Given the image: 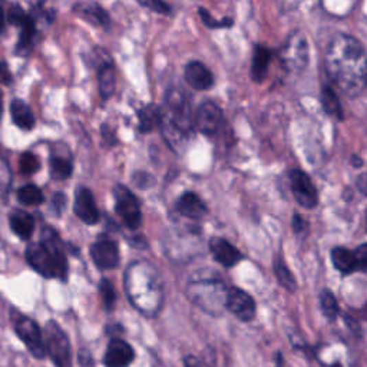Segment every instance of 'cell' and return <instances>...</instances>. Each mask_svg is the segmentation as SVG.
<instances>
[{
	"mask_svg": "<svg viewBox=\"0 0 367 367\" xmlns=\"http://www.w3.org/2000/svg\"><path fill=\"white\" fill-rule=\"evenodd\" d=\"M132 179L133 182H135V186L140 188H148V187L154 186V182H155V179L146 173H137Z\"/></svg>",
	"mask_w": 367,
	"mask_h": 367,
	"instance_id": "cell-39",
	"label": "cell"
},
{
	"mask_svg": "<svg viewBox=\"0 0 367 367\" xmlns=\"http://www.w3.org/2000/svg\"><path fill=\"white\" fill-rule=\"evenodd\" d=\"M115 197V211L121 216L124 224L135 231L142 224V212L140 208V203L137 197L132 194L129 188H126L122 184H118L113 190Z\"/></svg>",
	"mask_w": 367,
	"mask_h": 367,
	"instance_id": "cell-8",
	"label": "cell"
},
{
	"mask_svg": "<svg viewBox=\"0 0 367 367\" xmlns=\"http://www.w3.org/2000/svg\"><path fill=\"white\" fill-rule=\"evenodd\" d=\"M199 16H201V19L204 22L205 26L211 27V29H221V27H231L232 26V19L225 18L223 21H215L212 19V16L208 10H205L204 8H199Z\"/></svg>",
	"mask_w": 367,
	"mask_h": 367,
	"instance_id": "cell-35",
	"label": "cell"
},
{
	"mask_svg": "<svg viewBox=\"0 0 367 367\" xmlns=\"http://www.w3.org/2000/svg\"><path fill=\"white\" fill-rule=\"evenodd\" d=\"M273 54L269 47L257 45L253 54V62H252V79L257 83L263 82L269 72V66L271 62Z\"/></svg>",
	"mask_w": 367,
	"mask_h": 367,
	"instance_id": "cell-20",
	"label": "cell"
},
{
	"mask_svg": "<svg viewBox=\"0 0 367 367\" xmlns=\"http://www.w3.org/2000/svg\"><path fill=\"white\" fill-rule=\"evenodd\" d=\"M224 125L223 109L212 101H205L198 107L194 115V126L204 135H215Z\"/></svg>",
	"mask_w": 367,
	"mask_h": 367,
	"instance_id": "cell-10",
	"label": "cell"
},
{
	"mask_svg": "<svg viewBox=\"0 0 367 367\" xmlns=\"http://www.w3.org/2000/svg\"><path fill=\"white\" fill-rule=\"evenodd\" d=\"M10 113L13 122L21 129L29 131L35 126V115H33L30 107L22 99H13L10 104Z\"/></svg>",
	"mask_w": 367,
	"mask_h": 367,
	"instance_id": "cell-23",
	"label": "cell"
},
{
	"mask_svg": "<svg viewBox=\"0 0 367 367\" xmlns=\"http://www.w3.org/2000/svg\"><path fill=\"white\" fill-rule=\"evenodd\" d=\"M25 256L32 269L45 278L65 281L68 277V260L63 252V244L54 228L46 227L41 241L29 243Z\"/></svg>",
	"mask_w": 367,
	"mask_h": 367,
	"instance_id": "cell-3",
	"label": "cell"
},
{
	"mask_svg": "<svg viewBox=\"0 0 367 367\" xmlns=\"http://www.w3.org/2000/svg\"><path fill=\"white\" fill-rule=\"evenodd\" d=\"M228 289L219 276L192 277L187 285L186 294L191 303L211 315H220L225 310V300Z\"/></svg>",
	"mask_w": 367,
	"mask_h": 367,
	"instance_id": "cell-5",
	"label": "cell"
},
{
	"mask_svg": "<svg viewBox=\"0 0 367 367\" xmlns=\"http://www.w3.org/2000/svg\"><path fill=\"white\" fill-rule=\"evenodd\" d=\"M19 168H21V173L23 175H32L35 174L39 168H41V162H39V158L32 154V153H25L22 154L21 157V162H19Z\"/></svg>",
	"mask_w": 367,
	"mask_h": 367,
	"instance_id": "cell-34",
	"label": "cell"
},
{
	"mask_svg": "<svg viewBox=\"0 0 367 367\" xmlns=\"http://www.w3.org/2000/svg\"><path fill=\"white\" fill-rule=\"evenodd\" d=\"M352 165L353 166H357V168H360V166H363V159L357 155H353L352 157Z\"/></svg>",
	"mask_w": 367,
	"mask_h": 367,
	"instance_id": "cell-46",
	"label": "cell"
},
{
	"mask_svg": "<svg viewBox=\"0 0 367 367\" xmlns=\"http://www.w3.org/2000/svg\"><path fill=\"white\" fill-rule=\"evenodd\" d=\"M51 175L54 179L63 181L68 179L72 175L74 171V164L69 157L63 155H52L51 157Z\"/></svg>",
	"mask_w": 367,
	"mask_h": 367,
	"instance_id": "cell-27",
	"label": "cell"
},
{
	"mask_svg": "<svg viewBox=\"0 0 367 367\" xmlns=\"http://www.w3.org/2000/svg\"><path fill=\"white\" fill-rule=\"evenodd\" d=\"M177 211L190 220H201L208 212L207 205L195 192H186L177 201Z\"/></svg>",
	"mask_w": 367,
	"mask_h": 367,
	"instance_id": "cell-18",
	"label": "cell"
},
{
	"mask_svg": "<svg viewBox=\"0 0 367 367\" xmlns=\"http://www.w3.org/2000/svg\"><path fill=\"white\" fill-rule=\"evenodd\" d=\"M290 184H291V192L294 195V199L303 208L310 210L319 204V195H317V190L314 187L313 181L306 173L300 171V170L291 171Z\"/></svg>",
	"mask_w": 367,
	"mask_h": 367,
	"instance_id": "cell-11",
	"label": "cell"
},
{
	"mask_svg": "<svg viewBox=\"0 0 367 367\" xmlns=\"http://www.w3.org/2000/svg\"><path fill=\"white\" fill-rule=\"evenodd\" d=\"M74 212L76 214L78 219L88 225H93L101 219V214L96 207L93 194L87 187H78L75 192V204H74Z\"/></svg>",
	"mask_w": 367,
	"mask_h": 367,
	"instance_id": "cell-14",
	"label": "cell"
},
{
	"mask_svg": "<svg viewBox=\"0 0 367 367\" xmlns=\"http://www.w3.org/2000/svg\"><path fill=\"white\" fill-rule=\"evenodd\" d=\"M324 68L333 83L348 98H357L366 88V52L362 42L337 35L330 42Z\"/></svg>",
	"mask_w": 367,
	"mask_h": 367,
	"instance_id": "cell-1",
	"label": "cell"
},
{
	"mask_svg": "<svg viewBox=\"0 0 367 367\" xmlns=\"http://www.w3.org/2000/svg\"><path fill=\"white\" fill-rule=\"evenodd\" d=\"M322 104H323V109L330 115V116H335L337 120H343V109H342V104L339 101V96L335 92V89L330 88V87H323L322 89Z\"/></svg>",
	"mask_w": 367,
	"mask_h": 367,
	"instance_id": "cell-26",
	"label": "cell"
},
{
	"mask_svg": "<svg viewBox=\"0 0 367 367\" xmlns=\"http://www.w3.org/2000/svg\"><path fill=\"white\" fill-rule=\"evenodd\" d=\"M27 14L25 13V10L19 6V5H13L9 12H8V21L9 23L14 25V26H22V23L26 21Z\"/></svg>",
	"mask_w": 367,
	"mask_h": 367,
	"instance_id": "cell-37",
	"label": "cell"
},
{
	"mask_svg": "<svg viewBox=\"0 0 367 367\" xmlns=\"http://www.w3.org/2000/svg\"><path fill=\"white\" fill-rule=\"evenodd\" d=\"M3 111V104H2V91H0V115H2Z\"/></svg>",
	"mask_w": 367,
	"mask_h": 367,
	"instance_id": "cell-48",
	"label": "cell"
},
{
	"mask_svg": "<svg viewBox=\"0 0 367 367\" xmlns=\"http://www.w3.org/2000/svg\"><path fill=\"white\" fill-rule=\"evenodd\" d=\"M35 36H36L35 21H33L32 16L27 14L26 21L21 26V38L18 42V52L22 55H26L33 45V39H35Z\"/></svg>",
	"mask_w": 367,
	"mask_h": 367,
	"instance_id": "cell-28",
	"label": "cell"
},
{
	"mask_svg": "<svg viewBox=\"0 0 367 367\" xmlns=\"http://www.w3.org/2000/svg\"><path fill=\"white\" fill-rule=\"evenodd\" d=\"M66 205V197L62 192H56L54 197V208L56 211V214H60L65 210Z\"/></svg>",
	"mask_w": 367,
	"mask_h": 367,
	"instance_id": "cell-41",
	"label": "cell"
},
{
	"mask_svg": "<svg viewBox=\"0 0 367 367\" xmlns=\"http://www.w3.org/2000/svg\"><path fill=\"white\" fill-rule=\"evenodd\" d=\"M281 63L289 72H302L309 63V46L303 35H293L281 51Z\"/></svg>",
	"mask_w": 367,
	"mask_h": 367,
	"instance_id": "cell-9",
	"label": "cell"
},
{
	"mask_svg": "<svg viewBox=\"0 0 367 367\" xmlns=\"http://www.w3.org/2000/svg\"><path fill=\"white\" fill-rule=\"evenodd\" d=\"M98 80H99V92L104 99H109L115 93V69L111 62H105L101 65L98 71Z\"/></svg>",
	"mask_w": 367,
	"mask_h": 367,
	"instance_id": "cell-25",
	"label": "cell"
},
{
	"mask_svg": "<svg viewBox=\"0 0 367 367\" xmlns=\"http://www.w3.org/2000/svg\"><path fill=\"white\" fill-rule=\"evenodd\" d=\"M225 310H230L241 322H252L256 317V302L244 290L230 287L225 300Z\"/></svg>",
	"mask_w": 367,
	"mask_h": 367,
	"instance_id": "cell-12",
	"label": "cell"
},
{
	"mask_svg": "<svg viewBox=\"0 0 367 367\" xmlns=\"http://www.w3.org/2000/svg\"><path fill=\"white\" fill-rule=\"evenodd\" d=\"M331 261L342 274L348 276L355 271H359V265L355 257V253L344 247H336L331 249Z\"/></svg>",
	"mask_w": 367,
	"mask_h": 367,
	"instance_id": "cell-21",
	"label": "cell"
},
{
	"mask_svg": "<svg viewBox=\"0 0 367 367\" xmlns=\"http://www.w3.org/2000/svg\"><path fill=\"white\" fill-rule=\"evenodd\" d=\"M99 291H101L105 310L107 311H112V309L115 306V300H116V294H115L112 282L109 280H107V278L101 280V282H99Z\"/></svg>",
	"mask_w": 367,
	"mask_h": 367,
	"instance_id": "cell-33",
	"label": "cell"
},
{
	"mask_svg": "<svg viewBox=\"0 0 367 367\" xmlns=\"http://www.w3.org/2000/svg\"><path fill=\"white\" fill-rule=\"evenodd\" d=\"M319 360L323 367H353L350 356L330 352V348L324 347L323 353L319 355Z\"/></svg>",
	"mask_w": 367,
	"mask_h": 367,
	"instance_id": "cell-32",
	"label": "cell"
},
{
	"mask_svg": "<svg viewBox=\"0 0 367 367\" xmlns=\"http://www.w3.org/2000/svg\"><path fill=\"white\" fill-rule=\"evenodd\" d=\"M140 5L142 8H146V9H153L154 12L157 13H162V14H168L171 12V8L161 2V0H148V2H144V0H140Z\"/></svg>",
	"mask_w": 367,
	"mask_h": 367,
	"instance_id": "cell-38",
	"label": "cell"
},
{
	"mask_svg": "<svg viewBox=\"0 0 367 367\" xmlns=\"http://www.w3.org/2000/svg\"><path fill=\"white\" fill-rule=\"evenodd\" d=\"M138 120H140V132L148 133L154 129L159 128L161 125V107L149 104L138 111Z\"/></svg>",
	"mask_w": 367,
	"mask_h": 367,
	"instance_id": "cell-24",
	"label": "cell"
},
{
	"mask_svg": "<svg viewBox=\"0 0 367 367\" xmlns=\"http://www.w3.org/2000/svg\"><path fill=\"white\" fill-rule=\"evenodd\" d=\"M360 188H362V192L364 194V175L360 177Z\"/></svg>",
	"mask_w": 367,
	"mask_h": 367,
	"instance_id": "cell-47",
	"label": "cell"
},
{
	"mask_svg": "<svg viewBox=\"0 0 367 367\" xmlns=\"http://www.w3.org/2000/svg\"><path fill=\"white\" fill-rule=\"evenodd\" d=\"M194 126L191 111V96L186 89H171L165 96V105L161 108V131L173 148L188 140Z\"/></svg>",
	"mask_w": 367,
	"mask_h": 367,
	"instance_id": "cell-4",
	"label": "cell"
},
{
	"mask_svg": "<svg viewBox=\"0 0 367 367\" xmlns=\"http://www.w3.org/2000/svg\"><path fill=\"white\" fill-rule=\"evenodd\" d=\"M43 342L46 355L52 359L56 367H72L69 339L56 322L51 320L46 323Z\"/></svg>",
	"mask_w": 367,
	"mask_h": 367,
	"instance_id": "cell-6",
	"label": "cell"
},
{
	"mask_svg": "<svg viewBox=\"0 0 367 367\" xmlns=\"http://www.w3.org/2000/svg\"><path fill=\"white\" fill-rule=\"evenodd\" d=\"M18 199L23 205H41L45 201V197L41 188L33 186V184H27V186L19 188Z\"/></svg>",
	"mask_w": 367,
	"mask_h": 367,
	"instance_id": "cell-30",
	"label": "cell"
},
{
	"mask_svg": "<svg viewBox=\"0 0 367 367\" xmlns=\"http://www.w3.org/2000/svg\"><path fill=\"white\" fill-rule=\"evenodd\" d=\"M186 80L197 91H207L214 85V76L201 62H190L186 66Z\"/></svg>",
	"mask_w": 367,
	"mask_h": 367,
	"instance_id": "cell-17",
	"label": "cell"
},
{
	"mask_svg": "<svg viewBox=\"0 0 367 367\" xmlns=\"http://www.w3.org/2000/svg\"><path fill=\"white\" fill-rule=\"evenodd\" d=\"M10 177L12 174L9 164L3 158H0V194L8 192L10 186Z\"/></svg>",
	"mask_w": 367,
	"mask_h": 367,
	"instance_id": "cell-36",
	"label": "cell"
},
{
	"mask_svg": "<svg viewBox=\"0 0 367 367\" xmlns=\"http://www.w3.org/2000/svg\"><path fill=\"white\" fill-rule=\"evenodd\" d=\"M355 253V257H356V261H357V265H359V271L364 273L366 271V264H367V245L366 244H362L356 248Z\"/></svg>",
	"mask_w": 367,
	"mask_h": 367,
	"instance_id": "cell-40",
	"label": "cell"
},
{
	"mask_svg": "<svg viewBox=\"0 0 367 367\" xmlns=\"http://www.w3.org/2000/svg\"><path fill=\"white\" fill-rule=\"evenodd\" d=\"M75 13H78L82 19L88 21L92 25H98V26H102V27H108L111 23L109 19V14L107 13L105 9H102L98 3H78L74 8Z\"/></svg>",
	"mask_w": 367,
	"mask_h": 367,
	"instance_id": "cell-19",
	"label": "cell"
},
{
	"mask_svg": "<svg viewBox=\"0 0 367 367\" xmlns=\"http://www.w3.org/2000/svg\"><path fill=\"white\" fill-rule=\"evenodd\" d=\"M9 223L12 231L22 240H29L33 234V230H35V220H33V216L22 210L14 211L10 215Z\"/></svg>",
	"mask_w": 367,
	"mask_h": 367,
	"instance_id": "cell-22",
	"label": "cell"
},
{
	"mask_svg": "<svg viewBox=\"0 0 367 367\" xmlns=\"http://www.w3.org/2000/svg\"><path fill=\"white\" fill-rule=\"evenodd\" d=\"M12 323L16 335L19 336V339L27 347L30 355L39 360L45 359L46 350L43 342V333L39 324L35 320L29 319V317L18 311H12Z\"/></svg>",
	"mask_w": 367,
	"mask_h": 367,
	"instance_id": "cell-7",
	"label": "cell"
},
{
	"mask_svg": "<svg viewBox=\"0 0 367 367\" xmlns=\"http://www.w3.org/2000/svg\"><path fill=\"white\" fill-rule=\"evenodd\" d=\"M274 274H276L277 281L281 285V287H285L290 293H294L297 290V281L293 273L290 271L286 263L282 261L280 257L274 260Z\"/></svg>",
	"mask_w": 367,
	"mask_h": 367,
	"instance_id": "cell-29",
	"label": "cell"
},
{
	"mask_svg": "<svg viewBox=\"0 0 367 367\" xmlns=\"http://www.w3.org/2000/svg\"><path fill=\"white\" fill-rule=\"evenodd\" d=\"M91 257L99 270H112L120 264V248L113 240L101 237L91 247Z\"/></svg>",
	"mask_w": 367,
	"mask_h": 367,
	"instance_id": "cell-13",
	"label": "cell"
},
{
	"mask_svg": "<svg viewBox=\"0 0 367 367\" xmlns=\"http://www.w3.org/2000/svg\"><path fill=\"white\" fill-rule=\"evenodd\" d=\"M184 363H186V367H204L203 362L197 359L195 356H187L184 359Z\"/></svg>",
	"mask_w": 367,
	"mask_h": 367,
	"instance_id": "cell-44",
	"label": "cell"
},
{
	"mask_svg": "<svg viewBox=\"0 0 367 367\" xmlns=\"http://www.w3.org/2000/svg\"><path fill=\"white\" fill-rule=\"evenodd\" d=\"M125 293L131 304L145 317H155L164 304V286L151 263L135 261L125 271Z\"/></svg>",
	"mask_w": 367,
	"mask_h": 367,
	"instance_id": "cell-2",
	"label": "cell"
},
{
	"mask_svg": "<svg viewBox=\"0 0 367 367\" xmlns=\"http://www.w3.org/2000/svg\"><path fill=\"white\" fill-rule=\"evenodd\" d=\"M135 360V352L129 343L121 339H112L104 356L107 367H129Z\"/></svg>",
	"mask_w": 367,
	"mask_h": 367,
	"instance_id": "cell-15",
	"label": "cell"
},
{
	"mask_svg": "<svg viewBox=\"0 0 367 367\" xmlns=\"http://www.w3.org/2000/svg\"><path fill=\"white\" fill-rule=\"evenodd\" d=\"M210 249L215 261H219L221 265L227 267V269L237 265L243 260V254L240 253V249L221 237L211 238Z\"/></svg>",
	"mask_w": 367,
	"mask_h": 367,
	"instance_id": "cell-16",
	"label": "cell"
},
{
	"mask_svg": "<svg viewBox=\"0 0 367 367\" xmlns=\"http://www.w3.org/2000/svg\"><path fill=\"white\" fill-rule=\"evenodd\" d=\"M306 221L303 220V216L302 215H298V214H296L294 215V219H293V228H294V231L296 232H302V231H304V228H306Z\"/></svg>",
	"mask_w": 367,
	"mask_h": 367,
	"instance_id": "cell-42",
	"label": "cell"
},
{
	"mask_svg": "<svg viewBox=\"0 0 367 367\" xmlns=\"http://www.w3.org/2000/svg\"><path fill=\"white\" fill-rule=\"evenodd\" d=\"M10 72L8 69V65L5 62H0V80L3 83H10Z\"/></svg>",
	"mask_w": 367,
	"mask_h": 367,
	"instance_id": "cell-43",
	"label": "cell"
},
{
	"mask_svg": "<svg viewBox=\"0 0 367 367\" xmlns=\"http://www.w3.org/2000/svg\"><path fill=\"white\" fill-rule=\"evenodd\" d=\"M5 25H6V14H5L3 8L0 6V33L5 30Z\"/></svg>",
	"mask_w": 367,
	"mask_h": 367,
	"instance_id": "cell-45",
	"label": "cell"
},
{
	"mask_svg": "<svg viewBox=\"0 0 367 367\" xmlns=\"http://www.w3.org/2000/svg\"><path fill=\"white\" fill-rule=\"evenodd\" d=\"M320 306H322L323 314L330 322H335L337 319V315L340 313L339 303L335 294H333L330 290H323L320 293Z\"/></svg>",
	"mask_w": 367,
	"mask_h": 367,
	"instance_id": "cell-31",
	"label": "cell"
}]
</instances>
